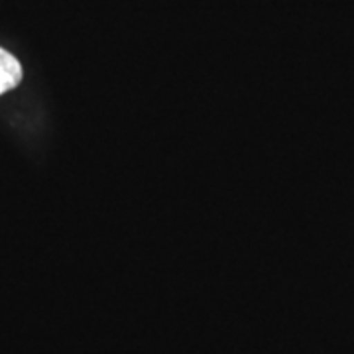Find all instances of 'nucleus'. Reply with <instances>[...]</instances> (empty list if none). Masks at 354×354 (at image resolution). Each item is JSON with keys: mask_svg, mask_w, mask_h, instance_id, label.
<instances>
[{"mask_svg": "<svg viewBox=\"0 0 354 354\" xmlns=\"http://www.w3.org/2000/svg\"><path fill=\"white\" fill-rule=\"evenodd\" d=\"M22 81V65L12 53L0 48V95Z\"/></svg>", "mask_w": 354, "mask_h": 354, "instance_id": "f257e3e1", "label": "nucleus"}]
</instances>
